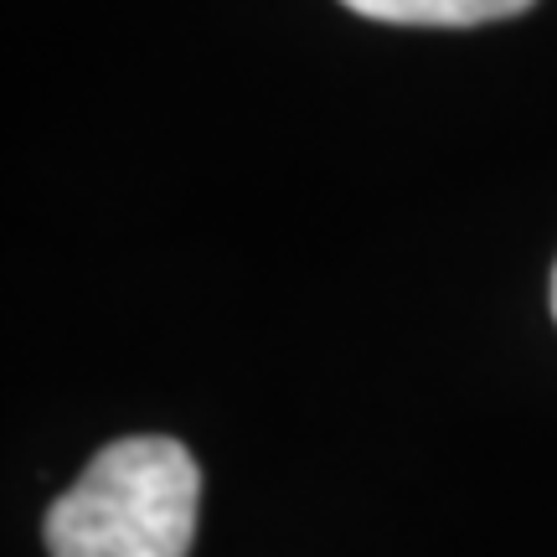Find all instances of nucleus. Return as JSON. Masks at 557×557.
Listing matches in <instances>:
<instances>
[{
	"label": "nucleus",
	"mask_w": 557,
	"mask_h": 557,
	"mask_svg": "<svg viewBox=\"0 0 557 557\" xmlns=\"http://www.w3.org/2000/svg\"><path fill=\"white\" fill-rule=\"evenodd\" d=\"M201 470L165 434L120 438L94 455L47 511L52 557H191Z\"/></svg>",
	"instance_id": "1"
},
{
	"label": "nucleus",
	"mask_w": 557,
	"mask_h": 557,
	"mask_svg": "<svg viewBox=\"0 0 557 557\" xmlns=\"http://www.w3.org/2000/svg\"><path fill=\"white\" fill-rule=\"evenodd\" d=\"M346 11L387 26H485L532 11L537 0H341Z\"/></svg>",
	"instance_id": "2"
},
{
	"label": "nucleus",
	"mask_w": 557,
	"mask_h": 557,
	"mask_svg": "<svg viewBox=\"0 0 557 557\" xmlns=\"http://www.w3.org/2000/svg\"><path fill=\"white\" fill-rule=\"evenodd\" d=\"M553 315H557V269H553Z\"/></svg>",
	"instance_id": "3"
}]
</instances>
